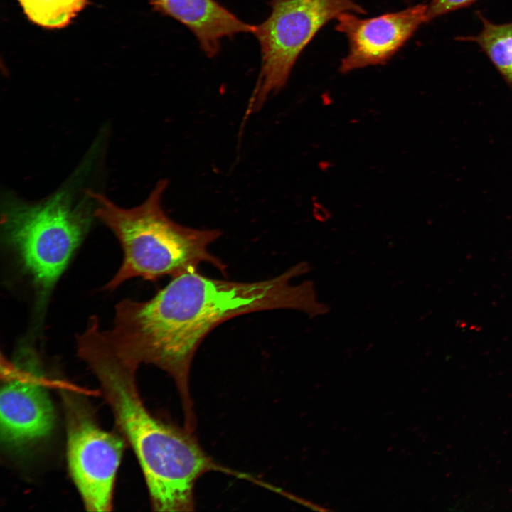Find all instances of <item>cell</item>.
<instances>
[{"label":"cell","mask_w":512,"mask_h":512,"mask_svg":"<svg viewBox=\"0 0 512 512\" xmlns=\"http://www.w3.org/2000/svg\"><path fill=\"white\" fill-rule=\"evenodd\" d=\"M427 8L420 4L370 18H361L351 12L339 14L335 30L346 36L349 46L339 71L346 73L386 63L427 23Z\"/></svg>","instance_id":"cell-7"},{"label":"cell","mask_w":512,"mask_h":512,"mask_svg":"<svg viewBox=\"0 0 512 512\" xmlns=\"http://www.w3.org/2000/svg\"><path fill=\"white\" fill-rule=\"evenodd\" d=\"M271 13L255 25L261 66L245 115L259 111L286 85L304 48L329 21L344 12L367 14L353 0H271Z\"/></svg>","instance_id":"cell-5"},{"label":"cell","mask_w":512,"mask_h":512,"mask_svg":"<svg viewBox=\"0 0 512 512\" xmlns=\"http://www.w3.org/2000/svg\"><path fill=\"white\" fill-rule=\"evenodd\" d=\"M93 217L94 210L75 204L64 191L38 202L6 198L1 213L4 239L31 277L41 303L68 266Z\"/></svg>","instance_id":"cell-4"},{"label":"cell","mask_w":512,"mask_h":512,"mask_svg":"<svg viewBox=\"0 0 512 512\" xmlns=\"http://www.w3.org/2000/svg\"><path fill=\"white\" fill-rule=\"evenodd\" d=\"M478 0H430L427 8V23L447 13L467 7Z\"/></svg>","instance_id":"cell-12"},{"label":"cell","mask_w":512,"mask_h":512,"mask_svg":"<svg viewBox=\"0 0 512 512\" xmlns=\"http://www.w3.org/2000/svg\"><path fill=\"white\" fill-rule=\"evenodd\" d=\"M155 11L185 25L208 57L219 52L220 41L240 33H253L247 23L215 0H147Z\"/></svg>","instance_id":"cell-9"},{"label":"cell","mask_w":512,"mask_h":512,"mask_svg":"<svg viewBox=\"0 0 512 512\" xmlns=\"http://www.w3.org/2000/svg\"><path fill=\"white\" fill-rule=\"evenodd\" d=\"M477 16L482 30L476 36L457 38L462 41L476 43L487 55L501 75L512 87V22L496 24L479 11Z\"/></svg>","instance_id":"cell-10"},{"label":"cell","mask_w":512,"mask_h":512,"mask_svg":"<svg viewBox=\"0 0 512 512\" xmlns=\"http://www.w3.org/2000/svg\"><path fill=\"white\" fill-rule=\"evenodd\" d=\"M168 186L160 180L142 204L124 208L108 198L88 190L96 204L94 215L119 240L124 252L122 263L105 289L113 290L134 278L155 281L197 270L207 262L225 273L226 265L208 250L222 234L219 229H196L180 225L168 217L161 200Z\"/></svg>","instance_id":"cell-3"},{"label":"cell","mask_w":512,"mask_h":512,"mask_svg":"<svg viewBox=\"0 0 512 512\" xmlns=\"http://www.w3.org/2000/svg\"><path fill=\"white\" fill-rule=\"evenodd\" d=\"M33 23L48 28L68 25L87 5V0H18Z\"/></svg>","instance_id":"cell-11"},{"label":"cell","mask_w":512,"mask_h":512,"mask_svg":"<svg viewBox=\"0 0 512 512\" xmlns=\"http://www.w3.org/2000/svg\"><path fill=\"white\" fill-rule=\"evenodd\" d=\"M77 350L96 377L117 427L134 452L153 510H194L197 481L223 468L206 453L193 432L164 422L146 408L138 390V367L89 339L78 340Z\"/></svg>","instance_id":"cell-2"},{"label":"cell","mask_w":512,"mask_h":512,"mask_svg":"<svg viewBox=\"0 0 512 512\" xmlns=\"http://www.w3.org/2000/svg\"><path fill=\"white\" fill-rule=\"evenodd\" d=\"M0 395L1 438L19 447L48 435L55 413L45 379L37 372L5 361Z\"/></svg>","instance_id":"cell-8"},{"label":"cell","mask_w":512,"mask_h":512,"mask_svg":"<svg viewBox=\"0 0 512 512\" xmlns=\"http://www.w3.org/2000/svg\"><path fill=\"white\" fill-rule=\"evenodd\" d=\"M310 270L309 262H299L274 277L251 282L189 271L172 277L148 300L120 301L112 327L101 330L95 321L91 334L121 360L138 368L151 364L167 373L179 393L186 427L193 430L189 375L203 339L223 321L255 311L292 309L313 318L326 314L329 306L319 300L312 281L292 282Z\"/></svg>","instance_id":"cell-1"},{"label":"cell","mask_w":512,"mask_h":512,"mask_svg":"<svg viewBox=\"0 0 512 512\" xmlns=\"http://www.w3.org/2000/svg\"><path fill=\"white\" fill-rule=\"evenodd\" d=\"M69 473L87 511H110L124 439L104 430L85 400L63 388Z\"/></svg>","instance_id":"cell-6"}]
</instances>
